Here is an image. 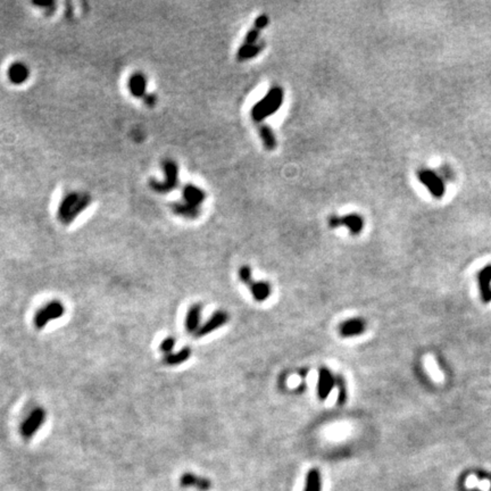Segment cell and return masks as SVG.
I'll list each match as a JSON object with an SVG mask.
<instances>
[{"label":"cell","instance_id":"1","mask_svg":"<svg viewBox=\"0 0 491 491\" xmlns=\"http://www.w3.org/2000/svg\"><path fill=\"white\" fill-rule=\"evenodd\" d=\"M284 99V91L281 87H272L266 95L259 102L253 106L250 115L256 123H260L265 118L273 115L280 109Z\"/></svg>","mask_w":491,"mask_h":491},{"label":"cell","instance_id":"2","mask_svg":"<svg viewBox=\"0 0 491 491\" xmlns=\"http://www.w3.org/2000/svg\"><path fill=\"white\" fill-rule=\"evenodd\" d=\"M90 200L83 193H71L63 199L62 205L59 207L58 216L64 224H70L75 220L81 211H83Z\"/></svg>","mask_w":491,"mask_h":491},{"label":"cell","instance_id":"3","mask_svg":"<svg viewBox=\"0 0 491 491\" xmlns=\"http://www.w3.org/2000/svg\"><path fill=\"white\" fill-rule=\"evenodd\" d=\"M66 313L65 305L59 300H52L45 306H42L37 313L34 314L33 317V325L35 329L42 330L45 329L50 322L56 321L64 316Z\"/></svg>","mask_w":491,"mask_h":491},{"label":"cell","instance_id":"4","mask_svg":"<svg viewBox=\"0 0 491 491\" xmlns=\"http://www.w3.org/2000/svg\"><path fill=\"white\" fill-rule=\"evenodd\" d=\"M46 420H47V412L45 408L40 406L35 407L21 424L20 432L23 439L30 440L33 438L35 433L45 424Z\"/></svg>","mask_w":491,"mask_h":491},{"label":"cell","instance_id":"5","mask_svg":"<svg viewBox=\"0 0 491 491\" xmlns=\"http://www.w3.org/2000/svg\"><path fill=\"white\" fill-rule=\"evenodd\" d=\"M328 224L331 229H338L340 227H345L348 229L351 235H358L363 231L365 221L362 215L351 213L343 215V216H336L331 215L328 220Z\"/></svg>","mask_w":491,"mask_h":491},{"label":"cell","instance_id":"6","mask_svg":"<svg viewBox=\"0 0 491 491\" xmlns=\"http://www.w3.org/2000/svg\"><path fill=\"white\" fill-rule=\"evenodd\" d=\"M417 178L433 197L442 198L444 192H446V188H444L442 179L438 174L430 170H421L417 172Z\"/></svg>","mask_w":491,"mask_h":491},{"label":"cell","instance_id":"7","mask_svg":"<svg viewBox=\"0 0 491 491\" xmlns=\"http://www.w3.org/2000/svg\"><path fill=\"white\" fill-rule=\"evenodd\" d=\"M163 170L165 172V181L153 183L154 189L157 190V192H170V190L177 188L179 183L178 165L173 160L167 159L163 163Z\"/></svg>","mask_w":491,"mask_h":491},{"label":"cell","instance_id":"8","mask_svg":"<svg viewBox=\"0 0 491 491\" xmlns=\"http://www.w3.org/2000/svg\"><path fill=\"white\" fill-rule=\"evenodd\" d=\"M229 322V314L224 310H216L203 325H200L198 331L196 332V338H204L210 335Z\"/></svg>","mask_w":491,"mask_h":491},{"label":"cell","instance_id":"9","mask_svg":"<svg viewBox=\"0 0 491 491\" xmlns=\"http://www.w3.org/2000/svg\"><path fill=\"white\" fill-rule=\"evenodd\" d=\"M339 335L342 338L358 336L366 331V322L362 317H353L341 322L338 327Z\"/></svg>","mask_w":491,"mask_h":491},{"label":"cell","instance_id":"10","mask_svg":"<svg viewBox=\"0 0 491 491\" xmlns=\"http://www.w3.org/2000/svg\"><path fill=\"white\" fill-rule=\"evenodd\" d=\"M336 386V375L327 367H321L318 370L317 381V397L321 400H325L330 396L332 389Z\"/></svg>","mask_w":491,"mask_h":491},{"label":"cell","instance_id":"11","mask_svg":"<svg viewBox=\"0 0 491 491\" xmlns=\"http://www.w3.org/2000/svg\"><path fill=\"white\" fill-rule=\"evenodd\" d=\"M180 486L182 488H196L202 491H207L211 488L210 480L204 478V476H198L193 474L191 472H185L180 476Z\"/></svg>","mask_w":491,"mask_h":491},{"label":"cell","instance_id":"12","mask_svg":"<svg viewBox=\"0 0 491 491\" xmlns=\"http://www.w3.org/2000/svg\"><path fill=\"white\" fill-rule=\"evenodd\" d=\"M182 196H183L185 204L197 207V208H199L206 199V193L204 192V190L193 184L185 185L183 191H182Z\"/></svg>","mask_w":491,"mask_h":491},{"label":"cell","instance_id":"13","mask_svg":"<svg viewBox=\"0 0 491 491\" xmlns=\"http://www.w3.org/2000/svg\"><path fill=\"white\" fill-rule=\"evenodd\" d=\"M480 295L483 303L491 302V265L483 267L478 275Z\"/></svg>","mask_w":491,"mask_h":491},{"label":"cell","instance_id":"14","mask_svg":"<svg viewBox=\"0 0 491 491\" xmlns=\"http://www.w3.org/2000/svg\"><path fill=\"white\" fill-rule=\"evenodd\" d=\"M203 306L200 304H193L188 310L187 316H185V330L188 333H195L200 328V321H202Z\"/></svg>","mask_w":491,"mask_h":491},{"label":"cell","instance_id":"15","mask_svg":"<svg viewBox=\"0 0 491 491\" xmlns=\"http://www.w3.org/2000/svg\"><path fill=\"white\" fill-rule=\"evenodd\" d=\"M250 292L255 302L264 303L268 299L272 293V286L267 281H255L253 280L248 284Z\"/></svg>","mask_w":491,"mask_h":491},{"label":"cell","instance_id":"16","mask_svg":"<svg viewBox=\"0 0 491 491\" xmlns=\"http://www.w3.org/2000/svg\"><path fill=\"white\" fill-rule=\"evenodd\" d=\"M192 350L189 347L180 349L179 351H173V353L164 355L163 363L166 366H179V365L185 363L191 357Z\"/></svg>","mask_w":491,"mask_h":491},{"label":"cell","instance_id":"17","mask_svg":"<svg viewBox=\"0 0 491 491\" xmlns=\"http://www.w3.org/2000/svg\"><path fill=\"white\" fill-rule=\"evenodd\" d=\"M265 48V42H257L255 45H241L236 52V59L239 62H245L256 57Z\"/></svg>","mask_w":491,"mask_h":491},{"label":"cell","instance_id":"18","mask_svg":"<svg viewBox=\"0 0 491 491\" xmlns=\"http://www.w3.org/2000/svg\"><path fill=\"white\" fill-rule=\"evenodd\" d=\"M30 77L28 67L23 63H14L8 70V78L15 84H22Z\"/></svg>","mask_w":491,"mask_h":491},{"label":"cell","instance_id":"19","mask_svg":"<svg viewBox=\"0 0 491 491\" xmlns=\"http://www.w3.org/2000/svg\"><path fill=\"white\" fill-rule=\"evenodd\" d=\"M258 132H259V137L261 141H263L265 149L268 150V152H272V150L277 148V138H275L273 130L268 125L260 124L259 128H258Z\"/></svg>","mask_w":491,"mask_h":491},{"label":"cell","instance_id":"20","mask_svg":"<svg viewBox=\"0 0 491 491\" xmlns=\"http://www.w3.org/2000/svg\"><path fill=\"white\" fill-rule=\"evenodd\" d=\"M129 88H130L131 94L134 97H142L147 91V78L145 75L138 73L131 77L130 82H129Z\"/></svg>","mask_w":491,"mask_h":491},{"label":"cell","instance_id":"21","mask_svg":"<svg viewBox=\"0 0 491 491\" xmlns=\"http://www.w3.org/2000/svg\"><path fill=\"white\" fill-rule=\"evenodd\" d=\"M304 491H322V476L317 468H311L308 471Z\"/></svg>","mask_w":491,"mask_h":491},{"label":"cell","instance_id":"22","mask_svg":"<svg viewBox=\"0 0 491 491\" xmlns=\"http://www.w3.org/2000/svg\"><path fill=\"white\" fill-rule=\"evenodd\" d=\"M173 210L174 213H177L180 216L191 218V220H195L200 215V209L197 208V207L190 206L185 203H177L173 205Z\"/></svg>","mask_w":491,"mask_h":491},{"label":"cell","instance_id":"23","mask_svg":"<svg viewBox=\"0 0 491 491\" xmlns=\"http://www.w3.org/2000/svg\"><path fill=\"white\" fill-rule=\"evenodd\" d=\"M336 385L339 388L338 393V405H343L347 399V390H346V382L341 375H336Z\"/></svg>","mask_w":491,"mask_h":491},{"label":"cell","instance_id":"24","mask_svg":"<svg viewBox=\"0 0 491 491\" xmlns=\"http://www.w3.org/2000/svg\"><path fill=\"white\" fill-rule=\"evenodd\" d=\"M175 345H177V340H175L174 336H167L164 340H162L159 345V350L162 351L164 355L173 353V349Z\"/></svg>","mask_w":491,"mask_h":491},{"label":"cell","instance_id":"25","mask_svg":"<svg viewBox=\"0 0 491 491\" xmlns=\"http://www.w3.org/2000/svg\"><path fill=\"white\" fill-rule=\"evenodd\" d=\"M239 279L241 280L243 284L248 285L250 282L253 281V274H252V268H250L248 265H243L239 268Z\"/></svg>","mask_w":491,"mask_h":491},{"label":"cell","instance_id":"26","mask_svg":"<svg viewBox=\"0 0 491 491\" xmlns=\"http://www.w3.org/2000/svg\"><path fill=\"white\" fill-rule=\"evenodd\" d=\"M259 30H257V28L255 27H253V28H250V30L247 32V34H246V37H245V40H243V45H255L257 44V41H258V38H259Z\"/></svg>","mask_w":491,"mask_h":491},{"label":"cell","instance_id":"27","mask_svg":"<svg viewBox=\"0 0 491 491\" xmlns=\"http://www.w3.org/2000/svg\"><path fill=\"white\" fill-rule=\"evenodd\" d=\"M268 23H270V19H268V16L266 15V14H261V15L258 16L257 19L255 20V22H254V27L260 31V30H263V28L266 27Z\"/></svg>","mask_w":491,"mask_h":491}]
</instances>
